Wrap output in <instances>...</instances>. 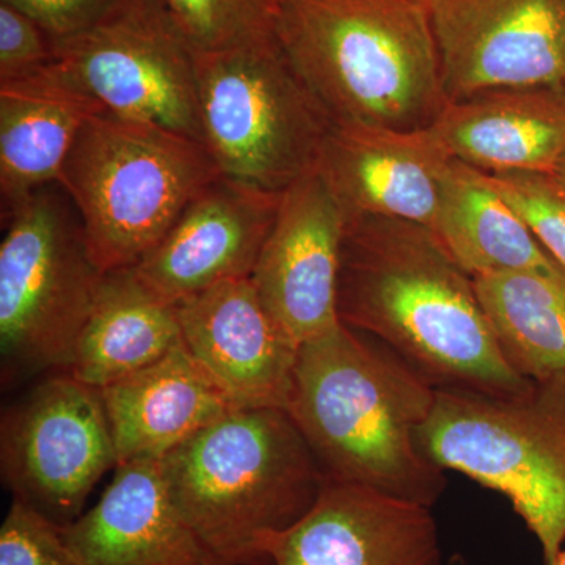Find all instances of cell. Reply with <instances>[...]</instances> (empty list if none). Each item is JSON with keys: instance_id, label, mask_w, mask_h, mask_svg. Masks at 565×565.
Wrapping results in <instances>:
<instances>
[{"instance_id": "4dcf8cb0", "label": "cell", "mask_w": 565, "mask_h": 565, "mask_svg": "<svg viewBox=\"0 0 565 565\" xmlns=\"http://www.w3.org/2000/svg\"><path fill=\"white\" fill-rule=\"evenodd\" d=\"M552 565H565V548L557 555L555 563Z\"/></svg>"}, {"instance_id": "4316f807", "label": "cell", "mask_w": 565, "mask_h": 565, "mask_svg": "<svg viewBox=\"0 0 565 565\" xmlns=\"http://www.w3.org/2000/svg\"><path fill=\"white\" fill-rule=\"evenodd\" d=\"M54 61L47 33L20 10L0 2V85L31 79Z\"/></svg>"}, {"instance_id": "ffe728a7", "label": "cell", "mask_w": 565, "mask_h": 565, "mask_svg": "<svg viewBox=\"0 0 565 565\" xmlns=\"http://www.w3.org/2000/svg\"><path fill=\"white\" fill-rule=\"evenodd\" d=\"M182 344L177 305L145 285L136 267L104 274L63 373L103 390Z\"/></svg>"}, {"instance_id": "e0dca14e", "label": "cell", "mask_w": 565, "mask_h": 565, "mask_svg": "<svg viewBox=\"0 0 565 565\" xmlns=\"http://www.w3.org/2000/svg\"><path fill=\"white\" fill-rule=\"evenodd\" d=\"M63 535L77 565H228L173 503L161 460L118 465L98 503Z\"/></svg>"}, {"instance_id": "52a82bcc", "label": "cell", "mask_w": 565, "mask_h": 565, "mask_svg": "<svg viewBox=\"0 0 565 565\" xmlns=\"http://www.w3.org/2000/svg\"><path fill=\"white\" fill-rule=\"evenodd\" d=\"M203 145L222 177L282 193L316 169L333 122L278 36L195 52Z\"/></svg>"}, {"instance_id": "9a60e30c", "label": "cell", "mask_w": 565, "mask_h": 565, "mask_svg": "<svg viewBox=\"0 0 565 565\" xmlns=\"http://www.w3.org/2000/svg\"><path fill=\"white\" fill-rule=\"evenodd\" d=\"M264 553L269 565H445L433 509L330 479Z\"/></svg>"}, {"instance_id": "83f0119b", "label": "cell", "mask_w": 565, "mask_h": 565, "mask_svg": "<svg viewBox=\"0 0 565 565\" xmlns=\"http://www.w3.org/2000/svg\"><path fill=\"white\" fill-rule=\"evenodd\" d=\"M9 3L31 20L55 41L71 39L88 31L103 20L117 0H0Z\"/></svg>"}, {"instance_id": "f546056e", "label": "cell", "mask_w": 565, "mask_h": 565, "mask_svg": "<svg viewBox=\"0 0 565 565\" xmlns=\"http://www.w3.org/2000/svg\"><path fill=\"white\" fill-rule=\"evenodd\" d=\"M446 565H468L467 559L462 555H459V553H456V555H452L448 559V564Z\"/></svg>"}, {"instance_id": "8992f818", "label": "cell", "mask_w": 565, "mask_h": 565, "mask_svg": "<svg viewBox=\"0 0 565 565\" xmlns=\"http://www.w3.org/2000/svg\"><path fill=\"white\" fill-rule=\"evenodd\" d=\"M418 441L441 470L504 494L544 564L555 563L565 542V373L514 394L437 390Z\"/></svg>"}, {"instance_id": "30bf717a", "label": "cell", "mask_w": 565, "mask_h": 565, "mask_svg": "<svg viewBox=\"0 0 565 565\" xmlns=\"http://www.w3.org/2000/svg\"><path fill=\"white\" fill-rule=\"evenodd\" d=\"M117 451L102 390L57 371L0 419V475L13 500L61 527L84 514Z\"/></svg>"}, {"instance_id": "277c9868", "label": "cell", "mask_w": 565, "mask_h": 565, "mask_svg": "<svg viewBox=\"0 0 565 565\" xmlns=\"http://www.w3.org/2000/svg\"><path fill=\"white\" fill-rule=\"evenodd\" d=\"M161 468L185 522L228 565H269L266 542L299 523L329 482L285 408H234Z\"/></svg>"}, {"instance_id": "2e32d148", "label": "cell", "mask_w": 565, "mask_h": 565, "mask_svg": "<svg viewBox=\"0 0 565 565\" xmlns=\"http://www.w3.org/2000/svg\"><path fill=\"white\" fill-rule=\"evenodd\" d=\"M451 161L430 128L397 131L333 126L316 172L345 222L386 217L433 230Z\"/></svg>"}, {"instance_id": "4fadbf2b", "label": "cell", "mask_w": 565, "mask_h": 565, "mask_svg": "<svg viewBox=\"0 0 565 565\" xmlns=\"http://www.w3.org/2000/svg\"><path fill=\"white\" fill-rule=\"evenodd\" d=\"M282 193L215 178L196 193L136 270L172 305L234 278L252 277Z\"/></svg>"}, {"instance_id": "5bb4252c", "label": "cell", "mask_w": 565, "mask_h": 565, "mask_svg": "<svg viewBox=\"0 0 565 565\" xmlns=\"http://www.w3.org/2000/svg\"><path fill=\"white\" fill-rule=\"evenodd\" d=\"M182 343L236 408L288 411L299 348L267 313L250 277L177 305Z\"/></svg>"}, {"instance_id": "6da1fadb", "label": "cell", "mask_w": 565, "mask_h": 565, "mask_svg": "<svg viewBox=\"0 0 565 565\" xmlns=\"http://www.w3.org/2000/svg\"><path fill=\"white\" fill-rule=\"evenodd\" d=\"M338 316L388 345L437 390L514 394L534 382L505 362L475 278L419 223L345 222Z\"/></svg>"}, {"instance_id": "f1b7e54d", "label": "cell", "mask_w": 565, "mask_h": 565, "mask_svg": "<svg viewBox=\"0 0 565 565\" xmlns=\"http://www.w3.org/2000/svg\"><path fill=\"white\" fill-rule=\"evenodd\" d=\"M553 180L557 182L561 189L565 192V150L557 162L555 173L552 174Z\"/></svg>"}, {"instance_id": "7a4b0ae2", "label": "cell", "mask_w": 565, "mask_h": 565, "mask_svg": "<svg viewBox=\"0 0 565 565\" xmlns=\"http://www.w3.org/2000/svg\"><path fill=\"white\" fill-rule=\"evenodd\" d=\"M435 396L388 345L340 322L300 345L288 412L330 481L433 509L448 479L418 433Z\"/></svg>"}, {"instance_id": "ba28073f", "label": "cell", "mask_w": 565, "mask_h": 565, "mask_svg": "<svg viewBox=\"0 0 565 565\" xmlns=\"http://www.w3.org/2000/svg\"><path fill=\"white\" fill-rule=\"evenodd\" d=\"M2 226L3 382L65 371L106 273L93 258L76 207L57 184L22 200L2 215Z\"/></svg>"}, {"instance_id": "3957f363", "label": "cell", "mask_w": 565, "mask_h": 565, "mask_svg": "<svg viewBox=\"0 0 565 565\" xmlns=\"http://www.w3.org/2000/svg\"><path fill=\"white\" fill-rule=\"evenodd\" d=\"M277 36L337 128H430L446 98L426 0H280Z\"/></svg>"}, {"instance_id": "9c48e42d", "label": "cell", "mask_w": 565, "mask_h": 565, "mask_svg": "<svg viewBox=\"0 0 565 565\" xmlns=\"http://www.w3.org/2000/svg\"><path fill=\"white\" fill-rule=\"evenodd\" d=\"M47 71L99 114L203 143L195 51L159 0H117L88 31L55 41Z\"/></svg>"}, {"instance_id": "603a6c76", "label": "cell", "mask_w": 565, "mask_h": 565, "mask_svg": "<svg viewBox=\"0 0 565 565\" xmlns=\"http://www.w3.org/2000/svg\"><path fill=\"white\" fill-rule=\"evenodd\" d=\"M479 302L505 362L520 377L565 373V274L508 273L475 278Z\"/></svg>"}, {"instance_id": "7c38bea8", "label": "cell", "mask_w": 565, "mask_h": 565, "mask_svg": "<svg viewBox=\"0 0 565 565\" xmlns=\"http://www.w3.org/2000/svg\"><path fill=\"white\" fill-rule=\"evenodd\" d=\"M345 217L311 170L289 185L252 281L267 313L297 348L337 323Z\"/></svg>"}, {"instance_id": "cb8c5ba5", "label": "cell", "mask_w": 565, "mask_h": 565, "mask_svg": "<svg viewBox=\"0 0 565 565\" xmlns=\"http://www.w3.org/2000/svg\"><path fill=\"white\" fill-rule=\"evenodd\" d=\"M195 52L243 46L277 35L280 0H159Z\"/></svg>"}, {"instance_id": "8fae6325", "label": "cell", "mask_w": 565, "mask_h": 565, "mask_svg": "<svg viewBox=\"0 0 565 565\" xmlns=\"http://www.w3.org/2000/svg\"><path fill=\"white\" fill-rule=\"evenodd\" d=\"M448 103L565 90V0H426Z\"/></svg>"}, {"instance_id": "5b68a950", "label": "cell", "mask_w": 565, "mask_h": 565, "mask_svg": "<svg viewBox=\"0 0 565 565\" xmlns=\"http://www.w3.org/2000/svg\"><path fill=\"white\" fill-rule=\"evenodd\" d=\"M218 177L200 141L96 114L77 134L57 185L76 207L93 258L109 273L137 266Z\"/></svg>"}, {"instance_id": "d4e9b609", "label": "cell", "mask_w": 565, "mask_h": 565, "mask_svg": "<svg viewBox=\"0 0 565 565\" xmlns=\"http://www.w3.org/2000/svg\"><path fill=\"white\" fill-rule=\"evenodd\" d=\"M545 252L565 270V192L544 173L490 174Z\"/></svg>"}, {"instance_id": "44dd1931", "label": "cell", "mask_w": 565, "mask_h": 565, "mask_svg": "<svg viewBox=\"0 0 565 565\" xmlns=\"http://www.w3.org/2000/svg\"><path fill=\"white\" fill-rule=\"evenodd\" d=\"M99 114L44 68L0 85L2 215L46 185L57 184L82 126Z\"/></svg>"}, {"instance_id": "d6986e66", "label": "cell", "mask_w": 565, "mask_h": 565, "mask_svg": "<svg viewBox=\"0 0 565 565\" xmlns=\"http://www.w3.org/2000/svg\"><path fill=\"white\" fill-rule=\"evenodd\" d=\"M102 394L118 465L159 462L236 408L184 343Z\"/></svg>"}, {"instance_id": "ac0fdd59", "label": "cell", "mask_w": 565, "mask_h": 565, "mask_svg": "<svg viewBox=\"0 0 565 565\" xmlns=\"http://www.w3.org/2000/svg\"><path fill=\"white\" fill-rule=\"evenodd\" d=\"M430 129L452 159L487 174H553L565 150V90L479 93L446 104Z\"/></svg>"}, {"instance_id": "7402d4cb", "label": "cell", "mask_w": 565, "mask_h": 565, "mask_svg": "<svg viewBox=\"0 0 565 565\" xmlns=\"http://www.w3.org/2000/svg\"><path fill=\"white\" fill-rule=\"evenodd\" d=\"M473 278L508 273L564 275L490 174L452 159L433 228Z\"/></svg>"}, {"instance_id": "484cf974", "label": "cell", "mask_w": 565, "mask_h": 565, "mask_svg": "<svg viewBox=\"0 0 565 565\" xmlns=\"http://www.w3.org/2000/svg\"><path fill=\"white\" fill-rule=\"evenodd\" d=\"M0 565H77L63 527L11 501L0 526Z\"/></svg>"}]
</instances>
